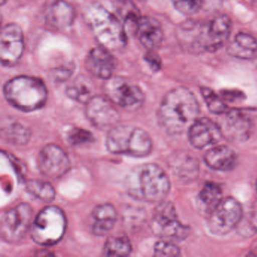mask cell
Masks as SVG:
<instances>
[{
    "label": "cell",
    "instance_id": "1",
    "mask_svg": "<svg viewBox=\"0 0 257 257\" xmlns=\"http://www.w3.org/2000/svg\"><path fill=\"white\" fill-rule=\"evenodd\" d=\"M199 103L193 93L177 87L167 93L161 103L158 118L169 135H179L189 129L199 115Z\"/></svg>",
    "mask_w": 257,
    "mask_h": 257
},
{
    "label": "cell",
    "instance_id": "2",
    "mask_svg": "<svg viewBox=\"0 0 257 257\" xmlns=\"http://www.w3.org/2000/svg\"><path fill=\"white\" fill-rule=\"evenodd\" d=\"M124 185L132 198L150 203L162 202L171 189L166 173L159 165L151 163L133 168L127 174Z\"/></svg>",
    "mask_w": 257,
    "mask_h": 257
},
{
    "label": "cell",
    "instance_id": "3",
    "mask_svg": "<svg viewBox=\"0 0 257 257\" xmlns=\"http://www.w3.org/2000/svg\"><path fill=\"white\" fill-rule=\"evenodd\" d=\"M85 21L100 46L110 52L126 46L127 34L124 24L101 4H91L85 10Z\"/></svg>",
    "mask_w": 257,
    "mask_h": 257
},
{
    "label": "cell",
    "instance_id": "4",
    "mask_svg": "<svg viewBox=\"0 0 257 257\" xmlns=\"http://www.w3.org/2000/svg\"><path fill=\"white\" fill-rule=\"evenodd\" d=\"M7 101L19 110L32 112L46 103L48 91L43 80L29 76H19L6 83L4 89Z\"/></svg>",
    "mask_w": 257,
    "mask_h": 257
},
{
    "label": "cell",
    "instance_id": "5",
    "mask_svg": "<svg viewBox=\"0 0 257 257\" xmlns=\"http://www.w3.org/2000/svg\"><path fill=\"white\" fill-rule=\"evenodd\" d=\"M107 150L114 154L145 157L152 152L153 143L144 129L132 125H116L106 137Z\"/></svg>",
    "mask_w": 257,
    "mask_h": 257
},
{
    "label": "cell",
    "instance_id": "6",
    "mask_svg": "<svg viewBox=\"0 0 257 257\" xmlns=\"http://www.w3.org/2000/svg\"><path fill=\"white\" fill-rule=\"evenodd\" d=\"M190 31V41L196 49L215 52L220 49L231 35L232 23L226 15L219 14L202 25H192L187 28Z\"/></svg>",
    "mask_w": 257,
    "mask_h": 257
},
{
    "label": "cell",
    "instance_id": "7",
    "mask_svg": "<svg viewBox=\"0 0 257 257\" xmlns=\"http://www.w3.org/2000/svg\"><path fill=\"white\" fill-rule=\"evenodd\" d=\"M67 229V218L62 209L49 206L42 210L33 222L31 236L36 243L52 246L59 242Z\"/></svg>",
    "mask_w": 257,
    "mask_h": 257
},
{
    "label": "cell",
    "instance_id": "8",
    "mask_svg": "<svg viewBox=\"0 0 257 257\" xmlns=\"http://www.w3.org/2000/svg\"><path fill=\"white\" fill-rule=\"evenodd\" d=\"M103 91L105 97L113 104L129 111L139 109L145 99L138 85L120 76H112L106 80Z\"/></svg>",
    "mask_w": 257,
    "mask_h": 257
},
{
    "label": "cell",
    "instance_id": "9",
    "mask_svg": "<svg viewBox=\"0 0 257 257\" xmlns=\"http://www.w3.org/2000/svg\"><path fill=\"white\" fill-rule=\"evenodd\" d=\"M151 229L156 235L165 240H180L187 235V228L179 221L174 204L162 201L153 213Z\"/></svg>",
    "mask_w": 257,
    "mask_h": 257
},
{
    "label": "cell",
    "instance_id": "10",
    "mask_svg": "<svg viewBox=\"0 0 257 257\" xmlns=\"http://www.w3.org/2000/svg\"><path fill=\"white\" fill-rule=\"evenodd\" d=\"M241 204L233 197L222 198L208 213L209 230L216 235H225L237 228L243 216Z\"/></svg>",
    "mask_w": 257,
    "mask_h": 257
},
{
    "label": "cell",
    "instance_id": "11",
    "mask_svg": "<svg viewBox=\"0 0 257 257\" xmlns=\"http://www.w3.org/2000/svg\"><path fill=\"white\" fill-rule=\"evenodd\" d=\"M221 125L222 136L234 142H243L250 137L257 118L254 109H232L227 110Z\"/></svg>",
    "mask_w": 257,
    "mask_h": 257
},
{
    "label": "cell",
    "instance_id": "12",
    "mask_svg": "<svg viewBox=\"0 0 257 257\" xmlns=\"http://www.w3.org/2000/svg\"><path fill=\"white\" fill-rule=\"evenodd\" d=\"M33 215L32 207L27 203H22L6 212L0 225L2 238L11 243L23 238L31 228Z\"/></svg>",
    "mask_w": 257,
    "mask_h": 257
},
{
    "label": "cell",
    "instance_id": "13",
    "mask_svg": "<svg viewBox=\"0 0 257 257\" xmlns=\"http://www.w3.org/2000/svg\"><path fill=\"white\" fill-rule=\"evenodd\" d=\"M25 52V37L19 25L10 23L4 27L0 36V60L2 65L13 67Z\"/></svg>",
    "mask_w": 257,
    "mask_h": 257
},
{
    "label": "cell",
    "instance_id": "14",
    "mask_svg": "<svg viewBox=\"0 0 257 257\" xmlns=\"http://www.w3.org/2000/svg\"><path fill=\"white\" fill-rule=\"evenodd\" d=\"M38 165L43 175L49 178L58 179L68 172L70 162L61 147L49 144L42 149L39 155Z\"/></svg>",
    "mask_w": 257,
    "mask_h": 257
},
{
    "label": "cell",
    "instance_id": "15",
    "mask_svg": "<svg viewBox=\"0 0 257 257\" xmlns=\"http://www.w3.org/2000/svg\"><path fill=\"white\" fill-rule=\"evenodd\" d=\"M85 113L90 122L101 130H110L119 121L118 110L106 97L94 96L86 103Z\"/></svg>",
    "mask_w": 257,
    "mask_h": 257
},
{
    "label": "cell",
    "instance_id": "16",
    "mask_svg": "<svg viewBox=\"0 0 257 257\" xmlns=\"http://www.w3.org/2000/svg\"><path fill=\"white\" fill-rule=\"evenodd\" d=\"M188 136L191 145L198 150L215 145L223 137L220 127L205 117L197 118L192 123Z\"/></svg>",
    "mask_w": 257,
    "mask_h": 257
},
{
    "label": "cell",
    "instance_id": "17",
    "mask_svg": "<svg viewBox=\"0 0 257 257\" xmlns=\"http://www.w3.org/2000/svg\"><path fill=\"white\" fill-rule=\"evenodd\" d=\"M45 21L56 31H65L73 25L76 13L65 0H46L43 9Z\"/></svg>",
    "mask_w": 257,
    "mask_h": 257
},
{
    "label": "cell",
    "instance_id": "18",
    "mask_svg": "<svg viewBox=\"0 0 257 257\" xmlns=\"http://www.w3.org/2000/svg\"><path fill=\"white\" fill-rule=\"evenodd\" d=\"M117 61L110 51L103 46L90 51L85 61L86 70L95 77L107 80L116 69Z\"/></svg>",
    "mask_w": 257,
    "mask_h": 257
},
{
    "label": "cell",
    "instance_id": "19",
    "mask_svg": "<svg viewBox=\"0 0 257 257\" xmlns=\"http://www.w3.org/2000/svg\"><path fill=\"white\" fill-rule=\"evenodd\" d=\"M136 35L141 45L148 50L158 49L164 39L163 30L160 23L148 16L141 18Z\"/></svg>",
    "mask_w": 257,
    "mask_h": 257
},
{
    "label": "cell",
    "instance_id": "20",
    "mask_svg": "<svg viewBox=\"0 0 257 257\" xmlns=\"http://www.w3.org/2000/svg\"><path fill=\"white\" fill-rule=\"evenodd\" d=\"M204 162L212 169L219 171H228L232 170L235 166L237 156L227 146H216L205 153Z\"/></svg>",
    "mask_w": 257,
    "mask_h": 257
},
{
    "label": "cell",
    "instance_id": "21",
    "mask_svg": "<svg viewBox=\"0 0 257 257\" xmlns=\"http://www.w3.org/2000/svg\"><path fill=\"white\" fill-rule=\"evenodd\" d=\"M227 53L237 59L252 61L257 58V40L245 33H239L227 47Z\"/></svg>",
    "mask_w": 257,
    "mask_h": 257
},
{
    "label": "cell",
    "instance_id": "22",
    "mask_svg": "<svg viewBox=\"0 0 257 257\" xmlns=\"http://www.w3.org/2000/svg\"><path fill=\"white\" fill-rule=\"evenodd\" d=\"M91 216L93 233L96 235H105L113 228L116 222L117 212L112 204H100L94 207Z\"/></svg>",
    "mask_w": 257,
    "mask_h": 257
},
{
    "label": "cell",
    "instance_id": "23",
    "mask_svg": "<svg viewBox=\"0 0 257 257\" xmlns=\"http://www.w3.org/2000/svg\"><path fill=\"white\" fill-rule=\"evenodd\" d=\"M66 94L72 100L86 104L95 96L94 83L87 76H78L67 85Z\"/></svg>",
    "mask_w": 257,
    "mask_h": 257
},
{
    "label": "cell",
    "instance_id": "24",
    "mask_svg": "<svg viewBox=\"0 0 257 257\" xmlns=\"http://www.w3.org/2000/svg\"><path fill=\"white\" fill-rule=\"evenodd\" d=\"M222 191L219 185L206 183L198 196V207L204 213H209L222 199Z\"/></svg>",
    "mask_w": 257,
    "mask_h": 257
},
{
    "label": "cell",
    "instance_id": "25",
    "mask_svg": "<svg viewBox=\"0 0 257 257\" xmlns=\"http://www.w3.org/2000/svg\"><path fill=\"white\" fill-rule=\"evenodd\" d=\"M2 136L6 141L17 145H24L31 138V131L18 122L6 123L2 127Z\"/></svg>",
    "mask_w": 257,
    "mask_h": 257
},
{
    "label": "cell",
    "instance_id": "26",
    "mask_svg": "<svg viewBox=\"0 0 257 257\" xmlns=\"http://www.w3.org/2000/svg\"><path fill=\"white\" fill-rule=\"evenodd\" d=\"M26 189L31 195L44 202H52L55 198L53 186L45 180L33 179L26 182Z\"/></svg>",
    "mask_w": 257,
    "mask_h": 257
},
{
    "label": "cell",
    "instance_id": "27",
    "mask_svg": "<svg viewBox=\"0 0 257 257\" xmlns=\"http://www.w3.org/2000/svg\"><path fill=\"white\" fill-rule=\"evenodd\" d=\"M130 240L125 236L109 237L103 247V255L106 256H126L132 252Z\"/></svg>",
    "mask_w": 257,
    "mask_h": 257
},
{
    "label": "cell",
    "instance_id": "28",
    "mask_svg": "<svg viewBox=\"0 0 257 257\" xmlns=\"http://www.w3.org/2000/svg\"><path fill=\"white\" fill-rule=\"evenodd\" d=\"M238 232L245 237L257 233V201H254L245 213L237 226Z\"/></svg>",
    "mask_w": 257,
    "mask_h": 257
},
{
    "label": "cell",
    "instance_id": "29",
    "mask_svg": "<svg viewBox=\"0 0 257 257\" xmlns=\"http://www.w3.org/2000/svg\"><path fill=\"white\" fill-rule=\"evenodd\" d=\"M201 94L207 104V108L212 113L221 115L226 112V104L213 90L207 87H202L201 88Z\"/></svg>",
    "mask_w": 257,
    "mask_h": 257
},
{
    "label": "cell",
    "instance_id": "30",
    "mask_svg": "<svg viewBox=\"0 0 257 257\" xmlns=\"http://www.w3.org/2000/svg\"><path fill=\"white\" fill-rule=\"evenodd\" d=\"M174 8L186 16H193L201 10L202 0H171Z\"/></svg>",
    "mask_w": 257,
    "mask_h": 257
},
{
    "label": "cell",
    "instance_id": "31",
    "mask_svg": "<svg viewBox=\"0 0 257 257\" xmlns=\"http://www.w3.org/2000/svg\"><path fill=\"white\" fill-rule=\"evenodd\" d=\"M154 254L156 256H178L180 248L168 240H160L154 246Z\"/></svg>",
    "mask_w": 257,
    "mask_h": 257
},
{
    "label": "cell",
    "instance_id": "32",
    "mask_svg": "<svg viewBox=\"0 0 257 257\" xmlns=\"http://www.w3.org/2000/svg\"><path fill=\"white\" fill-rule=\"evenodd\" d=\"M93 140L94 137L91 132L79 127L72 129L68 134V141L72 145H81L91 143Z\"/></svg>",
    "mask_w": 257,
    "mask_h": 257
},
{
    "label": "cell",
    "instance_id": "33",
    "mask_svg": "<svg viewBox=\"0 0 257 257\" xmlns=\"http://www.w3.org/2000/svg\"><path fill=\"white\" fill-rule=\"evenodd\" d=\"M123 216H124V222L126 226L133 230V228H138L141 225L144 215H142V212L139 210V208L133 207V208H127Z\"/></svg>",
    "mask_w": 257,
    "mask_h": 257
},
{
    "label": "cell",
    "instance_id": "34",
    "mask_svg": "<svg viewBox=\"0 0 257 257\" xmlns=\"http://www.w3.org/2000/svg\"><path fill=\"white\" fill-rule=\"evenodd\" d=\"M144 60L149 64L150 68L154 72H158L162 68V60L154 50H149L144 56Z\"/></svg>",
    "mask_w": 257,
    "mask_h": 257
},
{
    "label": "cell",
    "instance_id": "35",
    "mask_svg": "<svg viewBox=\"0 0 257 257\" xmlns=\"http://www.w3.org/2000/svg\"><path fill=\"white\" fill-rule=\"evenodd\" d=\"M73 70H71L70 67H67V68H64V67H61L58 70L55 71L54 73V76L56 80L60 81V82H63V81L67 80V79L70 77L72 73H73Z\"/></svg>",
    "mask_w": 257,
    "mask_h": 257
},
{
    "label": "cell",
    "instance_id": "36",
    "mask_svg": "<svg viewBox=\"0 0 257 257\" xmlns=\"http://www.w3.org/2000/svg\"><path fill=\"white\" fill-rule=\"evenodd\" d=\"M222 97L228 101H234L243 98V94L237 91H225L222 92Z\"/></svg>",
    "mask_w": 257,
    "mask_h": 257
},
{
    "label": "cell",
    "instance_id": "37",
    "mask_svg": "<svg viewBox=\"0 0 257 257\" xmlns=\"http://www.w3.org/2000/svg\"><path fill=\"white\" fill-rule=\"evenodd\" d=\"M243 1L249 7L257 8V0H243Z\"/></svg>",
    "mask_w": 257,
    "mask_h": 257
},
{
    "label": "cell",
    "instance_id": "38",
    "mask_svg": "<svg viewBox=\"0 0 257 257\" xmlns=\"http://www.w3.org/2000/svg\"><path fill=\"white\" fill-rule=\"evenodd\" d=\"M7 1H8V0H0V3H1V5L4 6V4H7Z\"/></svg>",
    "mask_w": 257,
    "mask_h": 257
},
{
    "label": "cell",
    "instance_id": "39",
    "mask_svg": "<svg viewBox=\"0 0 257 257\" xmlns=\"http://www.w3.org/2000/svg\"><path fill=\"white\" fill-rule=\"evenodd\" d=\"M255 189H256L257 191V180L256 182H255Z\"/></svg>",
    "mask_w": 257,
    "mask_h": 257
}]
</instances>
